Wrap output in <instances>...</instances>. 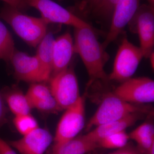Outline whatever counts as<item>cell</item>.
<instances>
[{
    "label": "cell",
    "instance_id": "obj_26",
    "mask_svg": "<svg viewBox=\"0 0 154 154\" xmlns=\"http://www.w3.org/2000/svg\"><path fill=\"white\" fill-rule=\"evenodd\" d=\"M8 109L6 105L2 95L0 92V128L7 121Z\"/></svg>",
    "mask_w": 154,
    "mask_h": 154
},
{
    "label": "cell",
    "instance_id": "obj_22",
    "mask_svg": "<svg viewBox=\"0 0 154 154\" xmlns=\"http://www.w3.org/2000/svg\"><path fill=\"white\" fill-rule=\"evenodd\" d=\"M26 95L30 104L32 102L46 99L52 96L49 87L41 82L32 83Z\"/></svg>",
    "mask_w": 154,
    "mask_h": 154
},
{
    "label": "cell",
    "instance_id": "obj_14",
    "mask_svg": "<svg viewBox=\"0 0 154 154\" xmlns=\"http://www.w3.org/2000/svg\"><path fill=\"white\" fill-rule=\"evenodd\" d=\"M137 112L131 113L124 118L95 127L87 134L85 135L89 140L97 143L100 140L110 135L125 131L140 119L142 113Z\"/></svg>",
    "mask_w": 154,
    "mask_h": 154
},
{
    "label": "cell",
    "instance_id": "obj_5",
    "mask_svg": "<svg viewBox=\"0 0 154 154\" xmlns=\"http://www.w3.org/2000/svg\"><path fill=\"white\" fill-rule=\"evenodd\" d=\"M65 110L57 127L53 146L60 145L76 137L85 127V96H81L74 105Z\"/></svg>",
    "mask_w": 154,
    "mask_h": 154
},
{
    "label": "cell",
    "instance_id": "obj_21",
    "mask_svg": "<svg viewBox=\"0 0 154 154\" xmlns=\"http://www.w3.org/2000/svg\"><path fill=\"white\" fill-rule=\"evenodd\" d=\"M14 123L18 131L23 136L39 127L36 119L30 113L15 116Z\"/></svg>",
    "mask_w": 154,
    "mask_h": 154
},
{
    "label": "cell",
    "instance_id": "obj_24",
    "mask_svg": "<svg viewBox=\"0 0 154 154\" xmlns=\"http://www.w3.org/2000/svg\"><path fill=\"white\" fill-rule=\"evenodd\" d=\"M120 0H102L94 9V14L102 18H109L112 16L114 8Z\"/></svg>",
    "mask_w": 154,
    "mask_h": 154
},
{
    "label": "cell",
    "instance_id": "obj_15",
    "mask_svg": "<svg viewBox=\"0 0 154 154\" xmlns=\"http://www.w3.org/2000/svg\"><path fill=\"white\" fill-rule=\"evenodd\" d=\"M98 147L85 135L76 137L60 145L52 146L48 154H86Z\"/></svg>",
    "mask_w": 154,
    "mask_h": 154
},
{
    "label": "cell",
    "instance_id": "obj_29",
    "mask_svg": "<svg viewBox=\"0 0 154 154\" xmlns=\"http://www.w3.org/2000/svg\"><path fill=\"white\" fill-rule=\"evenodd\" d=\"M102 1V0H87L90 6L94 9L97 7Z\"/></svg>",
    "mask_w": 154,
    "mask_h": 154
},
{
    "label": "cell",
    "instance_id": "obj_20",
    "mask_svg": "<svg viewBox=\"0 0 154 154\" xmlns=\"http://www.w3.org/2000/svg\"><path fill=\"white\" fill-rule=\"evenodd\" d=\"M130 139L125 131L106 137L97 142L98 147L107 149H118L124 147Z\"/></svg>",
    "mask_w": 154,
    "mask_h": 154
},
{
    "label": "cell",
    "instance_id": "obj_16",
    "mask_svg": "<svg viewBox=\"0 0 154 154\" xmlns=\"http://www.w3.org/2000/svg\"><path fill=\"white\" fill-rule=\"evenodd\" d=\"M54 39L51 32H48L37 46L36 55L41 64L45 82L49 81L52 73Z\"/></svg>",
    "mask_w": 154,
    "mask_h": 154
},
{
    "label": "cell",
    "instance_id": "obj_4",
    "mask_svg": "<svg viewBox=\"0 0 154 154\" xmlns=\"http://www.w3.org/2000/svg\"><path fill=\"white\" fill-rule=\"evenodd\" d=\"M143 57L140 47L133 44L127 38H123L116 53L113 70L108 79L122 82L132 78Z\"/></svg>",
    "mask_w": 154,
    "mask_h": 154
},
{
    "label": "cell",
    "instance_id": "obj_3",
    "mask_svg": "<svg viewBox=\"0 0 154 154\" xmlns=\"http://www.w3.org/2000/svg\"><path fill=\"white\" fill-rule=\"evenodd\" d=\"M145 108L122 100L112 93L107 94L86 125V130L119 120L134 113H146Z\"/></svg>",
    "mask_w": 154,
    "mask_h": 154
},
{
    "label": "cell",
    "instance_id": "obj_28",
    "mask_svg": "<svg viewBox=\"0 0 154 154\" xmlns=\"http://www.w3.org/2000/svg\"><path fill=\"white\" fill-rule=\"evenodd\" d=\"M0 154H17L11 146L0 137Z\"/></svg>",
    "mask_w": 154,
    "mask_h": 154
},
{
    "label": "cell",
    "instance_id": "obj_9",
    "mask_svg": "<svg viewBox=\"0 0 154 154\" xmlns=\"http://www.w3.org/2000/svg\"><path fill=\"white\" fill-rule=\"evenodd\" d=\"M113 93L131 104L152 103L154 101V82L148 77L131 78L122 82Z\"/></svg>",
    "mask_w": 154,
    "mask_h": 154
},
{
    "label": "cell",
    "instance_id": "obj_2",
    "mask_svg": "<svg viewBox=\"0 0 154 154\" xmlns=\"http://www.w3.org/2000/svg\"><path fill=\"white\" fill-rule=\"evenodd\" d=\"M0 18L8 23L17 35L31 47H37L48 32V24L42 17L25 15L6 4L0 10Z\"/></svg>",
    "mask_w": 154,
    "mask_h": 154
},
{
    "label": "cell",
    "instance_id": "obj_25",
    "mask_svg": "<svg viewBox=\"0 0 154 154\" xmlns=\"http://www.w3.org/2000/svg\"><path fill=\"white\" fill-rule=\"evenodd\" d=\"M5 4L15 8L18 9L19 11H25L28 9L29 7L24 0H2Z\"/></svg>",
    "mask_w": 154,
    "mask_h": 154
},
{
    "label": "cell",
    "instance_id": "obj_12",
    "mask_svg": "<svg viewBox=\"0 0 154 154\" xmlns=\"http://www.w3.org/2000/svg\"><path fill=\"white\" fill-rule=\"evenodd\" d=\"M54 137L45 128H38L9 144L21 154H43L52 143Z\"/></svg>",
    "mask_w": 154,
    "mask_h": 154
},
{
    "label": "cell",
    "instance_id": "obj_19",
    "mask_svg": "<svg viewBox=\"0 0 154 154\" xmlns=\"http://www.w3.org/2000/svg\"><path fill=\"white\" fill-rule=\"evenodd\" d=\"M15 49L11 33L0 20V59L9 62Z\"/></svg>",
    "mask_w": 154,
    "mask_h": 154
},
{
    "label": "cell",
    "instance_id": "obj_27",
    "mask_svg": "<svg viewBox=\"0 0 154 154\" xmlns=\"http://www.w3.org/2000/svg\"><path fill=\"white\" fill-rule=\"evenodd\" d=\"M109 154H142L139 150L131 146H125Z\"/></svg>",
    "mask_w": 154,
    "mask_h": 154
},
{
    "label": "cell",
    "instance_id": "obj_23",
    "mask_svg": "<svg viewBox=\"0 0 154 154\" xmlns=\"http://www.w3.org/2000/svg\"><path fill=\"white\" fill-rule=\"evenodd\" d=\"M32 108L48 113H57L62 110L53 96L31 103Z\"/></svg>",
    "mask_w": 154,
    "mask_h": 154
},
{
    "label": "cell",
    "instance_id": "obj_17",
    "mask_svg": "<svg viewBox=\"0 0 154 154\" xmlns=\"http://www.w3.org/2000/svg\"><path fill=\"white\" fill-rule=\"evenodd\" d=\"M2 94L5 103L15 116L30 113L33 108L26 94L14 89L6 90Z\"/></svg>",
    "mask_w": 154,
    "mask_h": 154
},
{
    "label": "cell",
    "instance_id": "obj_30",
    "mask_svg": "<svg viewBox=\"0 0 154 154\" xmlns=\"http://www.w3.org/2000/svg\"><path fill=\"white\" fill-rule=\"evenodd\" d=\"M154 51L149 56V58L150 61V63L151 65V66L152 68L154 69Z\"/></svg>",
    "mask_w": 154,
    "mask_h": 154
},
{
    "label": "cell",
    "instance_id": "obj_13",
    "mask_svg": "<svg viewBox=\"0 0 154 154\" xmlns=\"http://www.w3.org/2000/svg\"><path fill=\"white\" fill-rule=\"evenodd\" d=\"M75 53L74 40L70 33L66 32L55 39L51 77L68 68Z\"/></svg>",
    "mask_w": 154,
    "mask_h": 154
},
{
    "label": "cell",
    "instance_id": "obj_31",
    "mask_svg": "<svg viewBox=\"0 0 154 154\" xmlns=\"http://www.w3.org/2000/svg\"><path fill=\"white\" fill-rule=\"evenodd\" d=\"M146 154H154V144L146 152Z\"/></svg>",
    "mask_w": 154,
    "mask_h": 154
},
{
    "label": "cell",
    "instance_id": "obj_11",
    "mask_svg": "<svg viewBox=\"0 0 154 154\" xmlns=\"http://www.w3.org/2000/svg\"><path fill=\"white\" fill-rule=\"evenodd\" d=\"M10 62L18 79L32 83L45 82L41 64L36 55L30 56L15 49Z\"/></svg>",
    "mask_w": 154,
    "mask_h": 154
},
{
    "label": "cell",
    "instance_id": "obj_7",
    "mask_svg": "<svg viewBox=\"0 0 154 154\" xmlns=\"http://www.w3.org/2000/svg\"><path fill=\"white\" fill-rule=\"evenodd\" d=\"M28 7L38 10L48 24L70 25L74 28L91 27L88 22L52 0H24Z\"/></svg>",
    "mask_w": 154,
    "mask_h": 154
},
{
    "label": "cell",
    "instance_id": "obj_18",
    "mask_svg": "<svg viewBox=\"0 0 154 154\" xmlns=\"http://www.w3.org/2000/svg\"><path fill=\"white\" fill-rule=\"evenodd\" d=\"M129 138L135 141L141 150L144 152L154 144V128L152 124L145 122L131 131Z\"/></svg>",
    "mask_w": 154,
    "mask_h": 154
},
{
    "label": "cell",
    "instance_id": "obj_32",
    "mask_svg": "<svg viewBox=\"0 0 154 154\" xmlns=\"http://www.w3.org/2000/svg\"><path fill=\"white\" fill-rule=\"evenodd\" d=\"M148 2L149 5L154 7V0H147Z\"/></svg>",
    "mask_w": 154,
    "mask_h": 154
},
{
    "label": "cell",
    "instance_id": "obj_8",
    "mask_svg": "<svg viewBox=\"0 0 154 154\" xmlns=\"http://www.w3.org/2000/svg\"><path fill=\"white\" fill-rule=\"evenodd\" d=\"M131 30L137 33L144 57L149 58L153 52L154 9L149 5L140 6L129 24Z\"/></svg>",
    "mask_w": 154,
    "mask_h": 154
},
{
    "label": "cell",
    "instance_id": "obj_6",
    "mask_svg": "<svg viewBox=\"0 0 154 154\" xmlns=\"http://www.w3.org/2000/svg\"><path fill=\"white\" fill-rule=\"evenodd\" d=\"M49 81L51 94L62 110L74 105L81 97L79 82L72 68L69 66L51 77Z\"/></svg>",
    "mask_w": 154,
    "mask_h": 154
},
{
    "label": "cell",
    "instance_id": "obj_1",
    "mask_svg": "<svg viewBox=\"0 0 154 154\" xmlns=\"http://www.w3.org/2000/svg\"><path fill=\"white\" fill-rule=\"evenodd\" d=\"M75 51L79 54L91 82L108 79L105 71L108 55L92 26L75 28Z\"/></svg>",
    "mask_w": 154,
    "mask_h": 154
},
{
    "label": "cell",
    "instance_id": "obj_10",
    "mask_svg": "<svg viewBox=\"0 0 154 154\" xmlns=\"http://www.w3.org/2000/svg\"><path fill=\"white\" fill-rule=\"evenodd\" d=\"M140 0H120L116 4L112 15V20L109 32L102 43L106 48L115 41L128 25L140 7Z\"/></svg>",
    "mask_w": 154,
    "mask_h": 154
}]
</instances>
